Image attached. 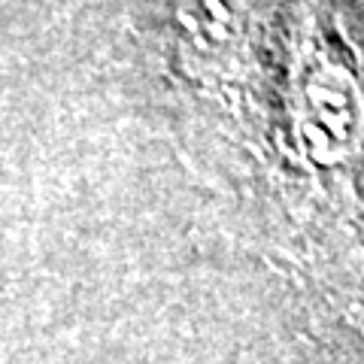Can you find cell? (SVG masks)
I'll return each instance as SVG.
<instances>
[{
    "label": "cell",
    "mask_w": 364,
    "mask_h": 364,
    "mask_svg": "<svg viewBox=\"0 0 364 364\" xmlns=\"http://www.w3.org/2000/svg\"><path fill=\"white\" fill-rule=\"evenodd\" d=\"M246 25V0H182L179 4V37L191 61H231L243 49Z\"/></svg>",
    "instance_id": "7a4b0ae2"
},
{
    "label": "cell",
    "mask_w": 364,
    "mask_h": 364,
    "mask_svg": "<svg viewBox=\"0 0 364 364\" xmlns=\"http://www.w3.org/2000/svg\"><path fill=\"white\" fill-rule=\"evenodd\" d=\"M298 128L316 152H346L364 124V100L349 70L325 64L306 73L298 91Z\"/></svg>",
    "instance_id": "6da1fadb"
}]
</instances>
